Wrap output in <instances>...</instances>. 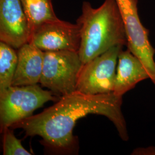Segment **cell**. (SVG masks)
<instances>
[{
  "label": "cell",
  "instance_id": "6da1fadb",
  "mask_svg": "<svg viewBox=\"0 0 155 155\" xmlns=\"http://www.w3.org/2000/svg\"><path fill=\"white\" fill-rule=\"evenodd\" d=\"M122 104V96L114 93L91 95L76 91L61 97L54 105L17 122L11 128L21 129L26 136L41 137V144L52 152L72 153L77 149L78 140L73 135L76 122L89 114H98L113 122L121 139L127 141L129 135Z\"/></svg>",
  "mask_w": 155,
  "mask_h": 155
},
{
  "label": "cell",
  "instance_id": "7a4b0ae2",
  "mask_svg": "<svg viewBox=\"0 0 155 155\" xmlns=\"http://www.w3.org/2000/svg\"><path fill=\"white\" fill-rule=\"evenodd\" d=\"M77 24L81 32L78 54L83 64L116 45H127L124 21L116 0H105L98 8L84 1Z\"/></svg>",
  "mask_w": 155,
  "mask_h": 155
},
{
  "label": "cell",
  "instance_id": "3957f363",
  "mask_svg": "<svg viewBox=\"0 0 155 155\" xmlns=\"http://www.w3.org/2000/svg\"><path fill=\"white\" fill-rule=\"evenodd\" d=\"M59 100L49 90L42 89L38 84L11 86L0 93L1 132L6 127L33 116L35 110L46 102Z\"/></svg>",
  "mask_w": 155,
  "mask_h": 155
},
{
  "label": "cell",
  "instance_id": "277c9868",
  "mask_svg": "<svg viewBox=\"0 0 155 155\" xmlns=\"http://www.w3.org/2000/svg\"><path fill=\"white\" fill-rule=\"evenodd\" d=\"M83 66L78 52H44L43 68L39 83L60 98L77 91Z\"/></svg>",
  "mask_w": 155,
  "mask_h": 155
},
{
  "label": "cell",
  "instance_id": "5b68a950",
  "mask_svg": "<svg viewBox=\"0 0 155 155\" xmlns=\"http://www.w3.org/2000/svg\"><path fill=\"white\" fill-rule=\"evenodd\" d=\"M124 21L127 49L143 64L155 86V49L149 40V31L140 21L137 0H116Z\"/></svg>",
  "mask_w": 155,
  "mask_h": 155
},
{
  "label": "cell",
  "instance_id": "8992f818",
  "mask_svg": "<svg viewBox=\"0 0 155 155\" xmlns=\"http://www.w3.org/2000/svg\"><path fill=\"white\" fill-rule=\"evenodd\" d=\"M123 47L116 45L83 64L77 91L91 95L113 93L118 58Z\"/></svg>",
  "mask_w": 155,
  "mask_h": 155
},
{
  "label": "cell",
  "instance_id": "52a82bcc",
  "mask_svg": "<svg viewBox=\"0 0 155 155\" xmlns=\"http://www.w3.org/2000/svg\"><path fill=\"white\" fill-rule=\"evenodd\" d=\"M29 42L43 52H78L81 45L80 29L77 23L59 18L40 25L32 33Z\"/></svg>",
  "mask_w": 155,
  "mask_h": 155
},
{
  "label": "cell",
  "instance_id": "ba28073f",
  "mask_svg": "<svg viewBox=\"0 0 155 155\" xmlns=\"http://www.w3.org/2000/svg\"><path fill=\"white\" fill-rule=\"evenodd\" d=\"M31 31L21 0H0V40L16 50L29 43Z\"/></svg>",
  "mask_w": 155,
  "mask_h": 155
},
{
  "label": "cell",
  "instance_id": "9c48e42d",
  "mask_svg": "<svg viewBox=\"0 0 155 155\" xmlns=\"http://www.w3.org/2000/svg\"><path fill=\"white\" fill-rule=\"evenodd\" d=\"M18 61L12 86H27L40 82L44 52L29 42L17 50Z\"/></svg>",
  "mask_w": 155,
  "mask_h": 155
},
{
  "label": "cell",
  "instance_id": "30bf717a",
  "mask_svg": "<svg viewBox=\"0 0 155 155\" xmlns=\"http://www.w3.org/2000/svg\"><path fill=\"white\" fill-rule=\"evenodd\" d=\"M148 79L150 76L143 64L128 49L122 50L118 58L113 93L123 96L140 82Z\"/></svg>",
  "mask_w": 155,
  "mask_h": 155
},
{
  "label": "cell",
  "instance_id": "8fae6325",
  "mask_svg": "<svg viewBox=\"0 0 155 155\" xmlns=\"http://www.w3.org/2000/svg\"><path fill=\"white\" fill-rule=\"evenodd\" d=\"M28 18L31 35L45 22L59 19L56 16L51 0H21Z\"/></svg>",
  "mask_w": 155,
  "mask_h": 155
},
{
  "label": "cell",
  "instance_id": "7c38bea8",
  "mask_svg": "<svg viewBox=\"0 0 155 155\" xmlns=\"http://www.w3.org/2000/svg\"><path fill=\"white\" fill-rule=\"evenodd\" d=\"M16 50L0 42V93L12 86L18 61Z\"/></svg>",
  "mask_w": 155,
  "mask_h": 155
},
{
  "label": "cell",
  "instance_id": "4fadbf2b",
  "mask_svg": "<svg viewBox=\"0 0 155 155\" xmlns=\"http://www.w3.org/2000/svg\"><path fill=\"white\" fill-rule=\"evenodd\" d=\"M3 134L2 153L4 155H31L22 145L21 140L15 136L13 129L6 127L1 132Z\"/></svg>",
  "mask_w": 155,
  "mask_h": 155
},
{
  "label": "cell",
  "instance_id": "5bb4252c",
  "mask_svg": "<svg viewBox=\"0 0 155 155\" xmlns=\"http://www.w3.org/2000/svg\"><path fill=\"white\" fill-rule=\"evenodd\" d=\"M132 155H155V147L139 148L133 150Z\"/></svg>",
  "mask_w": 155,
  "mask_h": 155
}]
</instances>
